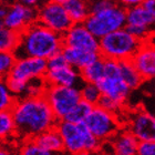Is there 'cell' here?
Wrapping results in <instances>:
<instances>
[{
    "instance_id": "6da1fadb",
    "label": "cell",
    "mask_w": 155,
    "mask_h": 155,
    "mask_svg": "<svg viewBox=\"0 0 155 155\" xmlns=\"http://www.w3.org/2000/svg\"><path fill=\"white\" fill-rule=\"evenodd\" d=\"M17 136L32 140L57 125V119L43 97H20L11 109Z\"/></svg>"
},
{
    "instance_id": "7a4b0ae2",
    "label": "cell",
    "mask_w": 155,
    "mask_h": 155,
    "mask_svg": "<svg viewBox=\"0 0 155 155\" xmlns=\"http://www.w3.org/2000/svg\"><path fill=\"white\" fill-rule=\"evenodd\" d=\"M63 48L62 37L37 21L19 33V42L13 51L16 59L38 58L47 60Z\"/></svg>"
},
{
    "instance_id": "3957f363",
    "label": "cell",
    "mask_w": 155,
    "mask_h": 155,
    "mask_svg": "<svg viewBox=\"0 0 155 155\" xmlns=\"http://www.w3.org/2000/svg\"><path fill=\"white\" fill-rule=\"evenodd\" d=\"M55 127L61 136L63 152L68 155H78L81 152L99 153L103 146V143L91 134L84 123L58 121Z\"/></svg>"
},
{
    "instance_id": "277c9868",
    "label": "cell",
    "mask_w": 155,
    "mask_h": 155,
    "mask_svg": "<svg viewBox=\"0 0 155 155\" xmlns=\"http://www.w3.org/2000/svg\"><path fill=\"white\" fill-rule=\"evenodd\" d=\"M143 43L122 28L99 39V53L103 59L119 62L131 60Z\"/></svg>"
},
{
    "instance_id": "5b68a950",
    "label": "cell",
    "mask_w": 155,
    "mask_h": 155,
    "mask_svg": "<svg viewBox=\"0 0 155 155\" xmlns=\"http://www.w3.org/2000/svg\"><path fill=\"white\" fill-rule=\"evenodd\" d=\"M83 25L95 38L101 39L125 27L126 9L115 2L107 9L90 13Z\"/></svg>"
},
{
    "instance_id": "8992f818",
    "label": "cell",
    "mask_w": 155,
    "mask_h": 155,
    "mask_svg": "<svg viewBox=\"0 0 155 155\" xmlns=\"http://www.w3.org/2000/svg\"><path fill=\"white\" fill-rule=\"evenodd\" d=\"M84 124L91 134L101 143L109 142L123 126L117 114L111 113L97 105L93 107Z\"/></svg>"
},
{
    "instance_id": "52a82bcc",
    "label": "cell",
    "mask_w": 155,
    "mask_h": 155,
    "mask_svg": "<svg viewBox=\"0 0 155 155\" xmlns=\"http://www.w3.org/2000/svg\"><path fill=\"white\" fill-rule=\"evenodd\" d=\"M43 97L48 102L57 121H63L81 101L79 87H47Z\"/></svg>"
},
{
    "instance_id": "ba28073f",
    "label": "cell",
    "mask_w": 155,
    "mask_h": 155,
    "mask_svg": "<svg viewBox=\"0 0 155 155\" xmlns=\"http://www.w3.org/2000/svg\"><path fill=\"white\" fill-rule=\"evenodd\" d=\"M37 21L60 36L64 35L69 28L73 25L65 11L64 7L50 0H47L38 8Z\"/></svg>"
},
{
    "instance_id": "9c48e42d",
    "label": "cell",
    "mask_w": 155,
    "mask_h": 155,
    "mask_svg": "<svg viewBox=\"0 0 155 155\" xmlns=\"http://www.w3.org/2000/svg\"><path fill=\"white\" fill-rule=\"evenodd\" d=\"M47 72V60L38 58L17 59L7 79L28 84L36 79H43Z\"/></svg>"
},
{
    "instance_id": "30bf717a",
    "label": "cell",
    "mask_w": 155,
    "mask_h": 155,
    "mask_svg": "<svg viewBox=\"0 0 155 155\" xmlns=\"http://www.w3.org/2000/svg\"><path fill=\"white\" fill-rule=\"evenodd\" d=\"M37 19H38L37 8L25 6L22 3L16 1L7 8L2 22L8 29L12 30L17 33H20L27 27L37 22Z\"/></svg>"
},
{
    "instance_id": "8fae6325",
    "label": "cell",
    "mask_w": 155,
    "mask_h": 155,
    "mask_svg": "<svg viewBox=\"0 0 155 155\" xmlns=\"http://www.w3.org/2000/svg\"><path fill=\"white\" fill-rule=\"evenodd\" d=\"M61 37L63 47L99 53V39L95 38L83 23H73Z\"/></svg>"
},
{
    "instance_id": "7c38bea8",
    "label": "cell",
    "mask_w": 155,
    "mask_h": 155,
    "mask_svg": "<svg viewBox=\"0 0 155 155\" xmlns=\"http://www.w3.org/2000/svg\"><path fill=\"white\" fill-rule=\"evenodd\" d=\"M126 129L139 140V142H155V117L146 110L134 111L129 117Z\"/></svg>"
},
{
    "instance_id": "4fadbf2b",
    "label": "cell",
    "mask_w": 155,
    "mask_h": 155,
    "mask_svg": "<svg viewBox=\"0 0 155 155\" xmlns=\"http://www.w3.org/2000/svg\"><path fill=\"white\" fill-rule=\"evenodd\" d=\"M43 79L48 87H80L81 84L83 83L81 80L80 71L69 64L52 70H47Z\"/></svg>"
},
{
    "instance_id": "5bb4252c",
    "label": "cell",
    "mask_w": 155,
    "mask_h": 155,
    "mask_svg": "<svg viewBox=\"0 0 155 155\" xmlns=\"http://www.w3.org/2000/svg\"><path fill=\"white\" fill-rule=\"evenodd\" d=\"M131 62L143 80H152L155 77V48L153 42H144L133 55Z\"/></svg>"
},
{
    "instance_id": "9a60e30c",
    "label": "cell",
    "mask_w": 155,
    "mask_h": 155,
    "mask_svg": "<svg viewBox=\"0 0 155 155\" xmlns=\"http://www.w3.org/2000/svg\"><path fill=\"white\" fill-rule=\"evenodd\" d=\"M97 85L101 92V95L110 97L122 107L125 105L126 101L131 94V90L129 89V87L123 82L120 77H104Z\"/></svg>"
},
{
    "instance_id": "2e32d148",
    "label": "cell",
    "mask_w": 155,
    "mask_h": 155,
    "mask_svg": "<svg viewBox=\"0 0 155 155\" xmlns=\"http://www.w3.org/2000/svg\"><path fill=\"white\" fill-rule=\"evenodd\" d=\"M107 145L116 155H136L139 140L127 129L121 127L107 142Z\"/></svg>"
},
{
    "instance_id": "e0dca14e",
    "label": "cell",
    "mask_w": 155,
    "mask_h": 155,
    "mask_svg": "<svg viewBox=\"0 0 155 155\" xmlns=\"http://www.w3.org/2000/svg\"><path fill=\"white\" fill-rule=\"evenodd\" d=\"M61 52L67 63L78 71H81L82 69L91 64L92 62H94L101 57L100 53H97V52H87L79 50V49L68 48V47H63Z\"/></svg>"
},
{
    "instance_id": "ac0fdd59",
    "label": "cell",
    "mask_w": 155,
    "mask_h": 155,
    "mask_svg": "<svg viewBox=\"0 0 155 155\" xmlns=\"http://www.w3.org/2000/svg\"><path fill=\"white\" fill-rule=\"evenodd\" d=\"M32 140L37 145L49 153L60 155L63 152V144H62L61 136H60L55 126L37 135Z\"/></svg>"
},
{
    "instance_id": "d6986e66",
    "label": "cell",
    "mask_w": 155,
    "mask_h": 155,
    "mask_svg": "<svg viewBox=\"0 0 155 155\" xmlns=\"http://www.w3.org/2000/svg\"><path fill=\"white\" fill-rule=\"evenodd\" d=\"M155 22V15L149 12L141 5L126 9L125 26H140L146 28H153Z\"/></svg>"
},
{
    "instance_id": "ffe728a7",
    "label": "cell",
    "mask_w": 155,
    "mask_h": 155,
    "mask_svg": "<svg viewBox=\"0 0 155 155\" xmlns=\"http://www.w3.org/2000/svg\"><path fill=\"white\" fill-rule=\"evenodd\" d=\"M120 78L129 87L131 91L140 87L144 82L143 78L140 75L137 70L134 68L131 60L120 61Z\"/></svg>"
},
{
    "instance_id": "44dd1931",
    "label": "cell",
    "mask_w": 155,
    "mask_h": 155,
    "mask_svg": "<svg viewBox=\"0 0 155 155\" xmlns=\"http://www.w3.org/2000/svg\"><path fill=\"white\" fill-rule=\"evenodd\" d=\"M63 7L73 23H83L90 15L87 0H70Z\"/></svg>"
},
{
    "instance_id": "7402d4cb",
    "label": "cell",
    "mask_w": 155,
    "mask_h": 155,
    "mask_svg": "<svg viewBox=\"0 0 155 155\" xmlns=\"http://www.w3.org/2000/svg\"><path fill=\"white\" fill-rule=\"evenodd\" d=\"M81 80L83 83L97 84L104 78V59L102 57L92 62L80 71Z\"/></svg>"
},
{
    "instance_id": "603a6c76",
    "label": "cell",
    "mask_w": 155,
    "mask_h": 155,
    "mask_svg": "<svg viewBox=\"0 0 155 155\" xmlns=\"http://www.w3.org/2000/svg\"><path fill=\"white\" fill-rule=\"evenodd\" d=\"M17 136L11 111H0V144H6Z\"/></svg>"
},
{
    "instance_id": "cb8c5ba5",
    "label": "cell",
    "mask_w": 155,
    "mask_h": 155,
    "mask_svg": "<svg viewBox=\"0 0 155 155\" xmlns=\"http://www.w3.org/2000/svg\"><path fill=\"white\" fill-rule=\"evenodd\" d=\"M19 42V33L5 27L0 20V52H12Z\"/></svg>"
},
{
    "instance_id": "d4e9b609",
    "label": "cell",
    "mask_w": 155,
    "mask_h": 155,
    "mask_svg": "<svg viewBox=\"0 0 155 155\" xmlns=\"http://www.w3.org/2000/svg\"><path fill=\"white\" fill-rule=\"evenodd\" d=\"M92 109H93V105H91V104L81 100L80 102L73 107V110L67 115V117H65L63 121H68V122L75 123V124L84 123L85 120H87V117L89 116V114L91 113Z\"/></svg>"
},
{
    "instance_id": "484cf974",
    "label": "cell",
    "mask_w": 155,
    "mask_h": 155,
    "mask_svg": "<svg viewBox=\"0 0 155 155\" xmlns=\"http://www.w3.org/2000/svg\"><path fill=\"white\" fill-rule=\"evenodd\" d=\"M81 100L95 107L101 97V92L97 84L93 83H82L79 87Z\"/></svg>"
},
{
    "instance_id": "4316f807",
    "label": "cell",
    "mask_w": 155,
    "mask_h": 155,
    "mask_svg": "<svg viewBox=\"0 0 155 155\" xmlns=\"http://www.w3.org/2000/svg\"><path fill=\"white\" fill-rule=\"evenodd\" d=\"M17 97L10 92L6 79H0V111H11Z\"/></svg>"
},
{
    "instance_id": "83f0119b",
    "label": "cell",
    "mask_w": 155,
    "mask_h": 155,
    "mask_svg": "<svg viewBox=\"0 0 155 155\" xmlns=\"http://www.w3.org/2000/svg\"><path fill=\"white\" fill-rule=\"evenodd\" d=\"M47 87L48 85L45 82V79H36V80L30 81L29 83L27 84V89L23 97H43Z\"/></svg>"
},
{
    "instance_id": "f1b7e54d",
    "label": "cell",
    "mask_w": 155,
    "mask_h": 155,
    "mask_svg": "<svg viewBox=\"0 0 155 155\" xmlns=\"http://www.w3.org/2000/svg\"><path fill=\"white\" fill-rule=\"evenodd\" d=\"M16 60L12 52H0V79H7Z\"/></svg>"
},
{
    "instance_id": "f546056e",
    "label": "cell",
    "mask_w": 155,
    "mask_h": 155,
    "mask_svg": "<svg viewBox=\"0 0 155 155\" xmlns=\"http://www.w3.org/2000/svg\"><path fill=\"white\" fill-rule=\"evenodd\" d=\"M125 30L130 35H132L134 38L142 42L152 41L153 28H146V27L140 26H125Z\"/></svg>"
},
{
    "instance_id": "4dcf8cb0",
    "label": "cell",
    "mask_w": 155,
    "mask_h": 155,
    "mask_svg": "<svg viewBox=\"0 0 155 155\" xmlns=\"http://www.w3.org/2000/svg\"><path fill=\"white\" fill-rule=\"evenodd\" d=\"M19 155H55L49 153L38 146L33 140H25L19 149H18Z\"/></svg>"
},
{
    "instance_id": "1f68e13d",
    "label": "cell",
    "mask_w": 155,
    "mask_h": 155,
    "mask_svg": "<svg viewBox=\"0 0 155 155\" xmlns=\"http://www.w3.org/2000/svg\"><path fill=\"white\" fill-rule=\"evenodd\" d=\"M97 105L100 107L101 109H103V110L109 111L111 113L117 114V115H119V113L123 110V107H124L122 105H120L119 103H116L115 101H113L112 99L104 97V95H101L100 100H99Z\"/></svg>"
},
{
    "instance_id": "d6a6232c",
    "label": "cell",
    "mask_w": 155,
    "mask_h": 155,
    "mask_svg": "<svg viewBox=\"0 0 155 155\" xmlns=\"http://www.w3.org/2000/svg\"><path fill=\"white\" fill-rule=\"evenodd\" d=\"M68 64L65 61L64 57L62 54V52H57L55 54L51 55L49 59H47V70H52V69H57L60 67Z\"/></svg>"
},
{
    "instance_id": "836d02e7",
    "label": "cell",
    "mask_w": 155,
    "mask_h": 155,
    "mask_svg": "<svg viewBox=\"0 0 155 155\" xmlns=\"http://www.w3.org/2000/svg\"><path fill=\"white\" fill-rule=\"evenodd\" d=\"M115 2L116 1L114 0H91V2H87V5H89L90 13H95L101 10L107 9Z\"/></svg>"
},
{
    "instance_id": "e575fe53",
    "label": "cell",
    "mask_w": 155,
    "mask_h": 155,
    "mask_svg": "<svg viewBox=\"0 0 155 155\" xmlns=\"http://www.w3.org/2000/svg\"><path fill=\"white\" fill-rule=\"evenodd\" d=\"M136 155H155V142L153 141L139 142Z\"/></svg>"
},
{
    "instance_id": "d590c367",
    "label": "cell",
    "mask_w": 155,
    "mask_h": 155,
    "mask_svg": "<svg viewBox=\"0 0 155 155\" xmlns=\"http://www.w3.org/2000/svg\"><path fill=\"white\" fill-rule=\"evenodd\" d=\"M116 2L119 3L120 6H122L123 8H132V7H136L142 5V2L144 0H115Z\"/></svg>"
},
{
    "instance_id": "8d00e7d4",
    "label": "cell",
    "mask_w": 155,
    "mask_h": 155,
    "mask_svg": "<svg viewBox=\"0 0 155 155\" xmlns=\"http://www.w3.org/2000/svg\"><path fill=\"white\" fill-rule=\"evenodd\" d=\"M47 0H17V2H20L25 5V6L28 7H32V8H37L38 9L39 7L43 5Z\"/></svg>"
},
{
    "instance_id": "74e56055",
    "label": "cell",
    "mask_w": 155,
    "mask_h": 155,
    "mask_svg": "<svg viewBox=\"0 0 155 155\" xmlns=\"http://www.w3.org/2000/svg\"><path fill=\"white\" fill-rule=\"evenodd\" d=\"M141 6H142L144 9L147 10L149 12L154 13L155 15V0H144Z\"/></svg>"
},
{
    "instance_id": "f35d334b",
    "label": "cell",
    "mask_w": 155,
    "mask_h": 155,
    "mask_svg": "<svg viewBox=\"0 0 155 155\" xmlns=\"http://www.w3.org/2000/svg\"><path fill=\"white\" fill-rule=\"evenodd\" d=\"M5 155H19L18 149L13 147V146H7V151Z\"/></svg>"
},
{
    "instance_id": "ab89813d",
    "label": "cell",
    "mask_w": 155,
    "mask_h": 155,
    "mask_svg": "<svg viewBox=\"0 0 155 155\" xmlns=\"http://www.w3.org/2000/svg\"><path fill=\"white\" fill-rule=\"evenodd\" d=\"M6 10H7L6 7L0 5V20L3 19V17H5V15H6Z\"/></svg>"
},
{
    "instance_id": "60d3db41",
    "label": "cell",
    "mask_w": 155,
    "mask_h": 155,
    "mask_svg": "<svg viewBox=\"0 0 155 155\" xmlns=\"http://www.w3.org/2000/svg\"><path fill=\"white\" fill-rule=\"evenodd\" d=\"M7 151V145L6 144H0V155H5Z\"/></svg>"
},
{
    "instance_id": "b9f144b4",
    "label": "cell",
    "mask_w": 155,
    "mask_h": 155,
    "mask_svg": "<svg viewBox=\"0 0 155 155\" xmlns=\"http://www.w3.org/2000/svg\"><path fill=\"white\" fill-rule=\"evenodd\" d=\"M50 1H53L55 3H59V5H62V6H64L65 3L69 2L70 0H50Z\"/></svg>"
},
{
    "instance_id": "7bdbcfd3",
    "label": "cell",
    "mask_w": 155,
    "mask_h": 155,
    "mask_svg": "<svg viewBox=\"0 0 155 155\" xmlns=\"http://www.w3.org/2000/svg\"><path fill=\"white\" fill-rule=\"evenodd\" d=\"M100 153H94V152H81L78 155H99Z\"/></svg>"
},
{
    "instance_id": "ee69618b",
    "label": "cell",
    "mask_w": 155,
    "mask_h": 155,
    "mask_svg": "<svg viewBox=\"0 0 155 155\" xmlns=\"http://www.w3.org/2000/svg\"><path fill=\"white\" fill-rule=\"evenodd\" d=\"M103 155H116V154H114V153L112 152V151H110L109 153H107V154H103Z\"/></svg>"
},
{
    "instance_id": "f6af8a7d",
    "label": "cell",
    "mask_w": 155,
    "mask_h": 155,
    "mask_svg": "<svg viewBox=\"0 0 155 155\" xmlns=\"http://www.w3.org/2000/svg\"><path fill=\"white\" fill-rule=\"evenodd\" d=\"M114 1H115V0H114Z\"/></svg>"
}]
</instances>
